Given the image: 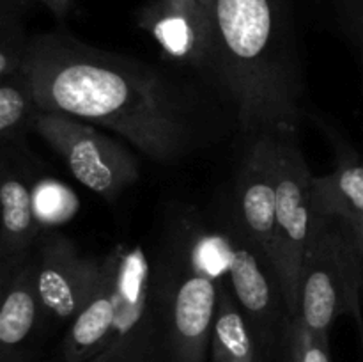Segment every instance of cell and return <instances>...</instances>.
I'll return each instance as SVG.
<instances>
[{"mask_svg":"<svg viewBox=\"0 0 363 362\" xmlns=\"http://www.w3.org/2000/svg\"><path fill=\"white\" fill-rule=\"evenodd\" d=\"M25 71L38 110L116 131L156 162H177L209 138L211 123L190 85L67 32L28 38Z\"/></svg>","mask_w":363,"mask_h":362,"instance_id":"1","label":"cell"},{"mask_svg":"<svg viewBox=\"0 0 363 362\" xmlns=\"http://www.w3.org/2000/svg\"><path fill=\"white\" fill-rule=\"evenodd\" d=\"M222 66V92L247 133L296 135L303 84L286 0H201Z\"/></svg>","mask_w":363,"mask_h":362,"instance_id":"2","label":"cell"},{"mask_svg":"<svg viewBox=\"0 0 363 362\" xmlns=\"http://www.w3.org/2000/svg\"><path fill=\"white\" fill-rule=\"evenodd\" d=\"M328 222L325 216L318 224L305 251L296 312L307 329L325 339L339 316L360 309L363 286L362 259L353 238L344 224L332 227Z\"/></svg>","mask_w":363,"mask_h":362,"instance_id":"3","label":"cell"},{"mask_svg":"<svg viewBox=\"0 0 363 362\" xmlns=\"http://www.w3.org/2000/svg\"><path fill=\"white\" fill-rule=\"evenodd\" d=\"M190 251L213 275H222L227 280L247 316L259 350L268 355L284 344L289 316L279 283L247 236L243 234L240 240L227 231L204 234Z\"/></svg>","mask_w":363,"mask_h":362,"instance_id":"4","label":"cell"},{"mask_svg":"<svg viewBox=\"0 0 363 362\" xmlns=\"http://www.w3.org/2000/svg\"><path fill=\"white\" fill-rule=\"evenodd\" d=\"M218 305V280L191 251L160 275L158 330L163 362H206Z\"/></svg>","mask_w":363,"mask_h":362,"instance_id":"5","label":"cell"},{"mask_svg":"<svg viewBox=\"0 0 363 362\" xmlns=\"http://www.w3.org/2000/svg\"><path fill=\"white\" fill-rule=\"evenodd\" d=\"M277 185V229L280 270L277 275L289 318L298 312V291L303 259L312 233L325 216L312 202V176L294 133L272 135Z\"/></svg>","mask_w":363,"mask_h":362,"instance_id":"6","label":"cell"},{"mask_svg":"<svg viewBox=\"0 0 363 362\" xmlns=\"http://www.w3.org/2000/svg\"><path fill=\"white\" fill-rule=\"evenodd\" d=\"M32 130L62 156L82 185L101 197L113 201L138 180L135 156L87 121L39 110Z\"/></svg>","mask_w":363,"mask_h":362,"instance_id":"7","label":"cell"},{"mask_svg":"<svg viewBox=\"0 0 363 362\" xmlns=\"http://www.w3.org/2000/svg\"><path fill=\"white\" fill-rule=\"evenodd\" d=\"M162 52L222 91V66L211 20L201 0H149L137 14Z\"/></svg>","mask_w":363,"mask_h":362,"instance_id":"8","label":"cell"},{"mask_svg":"<svg viewBox=\"0 0 363 362\" xmlns=\"http://www.w3.org/2000/svg\"><path fill=\"white\" fill-rule=\"evenodd\" d=\"M32 259L45 314L57 323L74 318L94 293L105 270V256H82L62 234L45 238Z\"/></svg>","mask_w":363,"mask_h":362,"instance_id":"9","label":"cell"},{"mask_svg":"<svg viewBox=\"0 0 363 362\" xmlns=\"http://www.w3.org/2000/svg\"><path fill=\"white\" fill-rule=\"evenodd\" d=\"M236 199L241 231L264 258L277 279L280 254L272 135L255 137L238 176Z\"/></svg>","mask_w":363,"mask_h":362,"instance_id":"10","label":"cell"},{"mask_svg":"<svg viewBox=\"0 0 363 362\" xmlns=\"http://www.w3.org/2000/svg\"><path fill=\"white\" fill-rule=\"evenodd\" d=\"M113 344L160 343L158 319L151 309V268L142 247H117ZM162 346V344H160Z\"/></svg>","mask_w":363,"mask_h":362,"instance_id":"11","label":"cell"},{"mask_svg":"<svg viewBox=\"0 0 363 362\" xmlns=\"http://www.w3.org/2000/svg\"><path fill=\"white\" fill-rule=\"evenodd\" d=\"M35 283L34 259H28L2 284L0 305V362H30L32 343L45 318Z\"/></svg>","mask_w":363,"mask_h":362,"instance_id":"12","label":"cell"},{"mask_svg":"<svg viewBox=\"0 0 363 362\" xmlns=\"http://www.w3.org/2000/svg\"><path fill=\"white\" fill-rule=\"evenodd\" d=\"M2 233H0V286L11 279L30 259V251L38 240L39 224L35 215L34 192L27 181L4 162L2 185Z\"/></svg>","mask_w":363,"mask_h":362,"instance_id":"13","label":"cell"},{"mask_svg":"<svg viewBox=\"0 0 363 362\" xmlns=\"http://www.w3.org/2000/svg\"><path fill=\"white\" fill-rule=\"evenodd\" d=\"M116 322V256H105V270L94 293L67 325L62 341L64 362H91L108 350Z\"/></svg>","mask_w":363,"mask_h":362,"instance_id":"14","label":"cell"},{"mask_svg":"<svg viewBox=\"0 0 363 362\" xmlns=\"http://www.w3.org/2000/svg\"><path fill=\"white\" fill-rule=\"evenodd\" d=\"M312 202L319 216L363 226V158L342 155L333 172L314 176Z\"/></svg>","mask_w":363,"mask_h":362,"instance_id":"15","label":"cell"},{"mask_svg":"<svg viewBox=\"0 0 363 362\" xmlns=\"http://www.w3.org/2000/svg\"><path fill=\"white\" fill-rule=\"evenodd\" d=\"M218 280V305L213 323L209 353L213 362H259V344L236 297L222 275Z\"/></svg>","mask_w":363,"mask_h":362,"instance_id":"16","label":"cell"},{"mask_svg":"<svg viewBox=\"0 0 363 362\" xmlns=\"http://www.w3.org/2000/svg\"><path fill=\"white\" fill-rule=\"evenodd\" d=\"M38 112L27 71L0 78V138L4 151L14 148L25 131L32 130Z\"/></svg>","mask_w":363,"mask_h":362,"instance_id":"17","label":"cell"},{"mask_svg":"<svg viewBox=\"0 0 363 362\" xmlns=\"http://www.w3.org/2000/svg\"><path fill=\"white\" fill-rule=\"evenodd\" d=\"M282 346L286 362H332L328 339L307 329L298 316L289 318Z\"/></svg>","mask_w":363,"mask_h":362,"instance_id":"18","label":"cell"},{"mask_svg":"<svg viewBox=\"0 0 363 362\" xmlns=\"http://www.w3.org/2000/svg\"><path fill=\"white\" fill-rule=\"evenodd\" d=\"M34 206L39 224H57L67 220L77 212V199L73 192L62 185L45 181L34 188Z\"/></svg>","mask_w":363,"mask_h":362,"instance_id":"19","label":"cell"},{"mask_svg":"<svg viewBox=\"0 0 363 362\" xmlns=\"http://www.w3.org/2000/svg\"><path fill=\"white\" fill-rule=\"evenodd\" d=\"M91 362H163L158 343L113 344Z\"/></svg>","mask_w":363,"mask_h":362,"instance_id":"20","label":"cell"},{"mask_svg":"<svg viewBox=\"0 0 363 362\" xmlns=\"http://www.w3.org/2000/svg\"><path fill=\"white\" fill-rule=\"evenodd\" d=\"M41 4H45L52 11L53 16L59 18V20H62L66 16L71 7V0H41Z\"/></svg>","mask_w":363,"mask_h":362,"instance_id":"21","label":"cell"},{"mask_svg":"<svg viewBox=\"0 0 363 362\" xmlns=\"http://www.w3.org/2000/svg\"><path fill=\"white\" fill-rule=\"evenodd\" d=\"M342 224L346 226L347 233L351 234L354 245H357L358 254H360V259H362V268H363V227L354 226V224H346V222H342Z\"/></svg>","mask_w":363,"mask_h":362,"instance_id":"22","label":"cell"},{"mask_svg":"<svg viewBox=\"0 0 363 362\" xmlns=\"http://www.w3.org/2000/svg\"><path fill=\"white\" fill-rule=\"evenodd\" d=\"M354 319H357V325H358V332H360V341H362V350H363V318H362V311L358 309L357 312H354Z\"/></svg>","mask_w":363,"mask_h":362,"instance_id":"23","label":"cell"},{"mask_svg":"<svg viewBox=\"0 0 363 362\" xmlns=\"http://www.w3.org/2000/svg\"><path fill=\"white\" fill-rule=\"evenodd\" d=\"M39 2H41V0H39Z\"/></svg>","mask_w":363,"mask_h":362,"instance_id":"24","label":"cell"}]
</instances>
